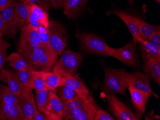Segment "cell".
<instances>
[{
    "label": "cell",
    "mask_w": 160,
    "mask_h": 120,
    "mask_svg": "<svg viewBox=\"0 0 160 120\" xmlns=\"http://www.w3.org/2000/svg\"><path fill=\"white\" fill-rule=\"evenodd\" d=\"M136 44L133 39L125 46L115 49L112 57L117 59L126 66L139 69L141 62L137 51Z\"/></svg>",
    "instance_id": "obj_6"
},
{
    "label": "cell",
    "mask_w": 160,
    "mask_h": 120,
    "mask_svg": "<svg viewBox=\"0 0 160 120\" xmlns=\"http://www.w3.org/2000/svg\"><path fill=\"white\" fill-rule=\"evenodd\" d=\"M48 103L61 120L63 119V105L55 93L48 91Z\"/></svg>",
    "instance_id": "obj_25"
},
{
    "label": "cell",
    "mask_w": 160,
    "mask_h": 120,
    "mask_svg": "<svg viewBox=\"0 0 160 120\" xmlns=\"http://www.w3.org/2000/svg\"><path fill=\"white\" fill-rule=\"evenodd\" d=\"M84 101L85 102L84 109L76 120H94L98 105L92 95Z\"/></svg>",
    "instance_id": "obj_21"
},
{
    "label": "cell",
    "mask_w": 160,
    "mask_h": 120,
    "mask_svg": "<svg viewBox=\"0 0 160 120\" xmlns=\"http://www.w3.org/2000/svg\"><path fill=\"white\" fill-rule=\"evenodd\" d=\"M83 100L81 98H75L72 101H70L63 106V118L68 120V117L74 109L78 107L82 103Z\"/></svg>",
    "instance_id": "obj_31"
},
{
    "label": "cell",
    "mask_w": 160,
    "mask_h": 120,
    "mask_svg": "<svg viewBox=\"0 0 160 120\" xmlns=\"http://www.w3.org/2000/svg\"><path fill=\"white\" fill-rule=\"evenodd\" d=\"M4 33V25L0 12V39L2 38Z\"/></svg>",
    "instance_id": "obj_42"
},
{
    "label": "cell",
    "mask_w": 160,
    "mask_h": 120,
    "mask_svg": "<svg viewBox=\"0 0 160 120\" xmlns=\"http://www.w3.org/2000/svg\"><path fill=\"white\" fill-rule=\"evenodd\" d=\"M20 37L18 46V51L25 60L38 50L40 47V41L37 29L28 24L22 27Z\"/></svg>",
    "instance_id": "obj_2"
},
{
    "label": "cell",
    "mask_w": 160,
    "mask_h": 120,
    "mask_svg": "<svg viewBox=\"0 0 160 120\" xmlns=\"http://www.w3.org/2000/svg\"><path fill=\"white\" fill-rule=\"evenodd\" d=\"M114 117L108 113L107 112L100 108L98 106L97 107L96 115L94 120H115Z\"/></svg>",
    "instance_id": "obj_36"
},
{
    "label": "cell",
    "mask_w": 160,
    "mask_h": 120,
    "mask_svg": "<svg viewBox=\"0 0 160 120\" xmlns=\"http://www.w3.org/2000/svg\"><path fill=\"white\" fill-rule=\"evenodd\" d=\"M30 8L28 4H25L20 2L15 3L14 19L15 26L17 30L28 24Z\"/></svg>",
    "instance_id": "obj_19"
},
{
    "label": "cell",
    "mask_w": 160,
    "mask_h": 120,
    "mask_svg": "<svg viewBox=\"0 0 160 120\" xmlns=\"http://www.w3.org/2000/svg\"><path fill=\"white\" fill-rule=\"evenodd\" d=\"M76 37L80 41L83 52L109 56H113L115 52V48L108 45L103 38L97 35L77 32Z\"/></svg>",
    "instance_id": "obj_1"
},
{
    "label": "cell",
    "mask_w": 160,
    "mask_h": 120,
    "mask_svg": "<svg viewBox=\"0 0 160 120\" xmlns=\"http://www.w3.org/2000/svg\"><path fill=\"white\" fill-rule=\"evenodd\" d=\"M36 93L37 107L40 112L45 113L48 102V91L44 89L40 90H36Z\"/></svg>",
    "instance_id": "obj_27"
},
{
    "label": "cell",
    "mask_w": 160,
    "mask_h": 120,
    "mask_svg": "<svg viewBox=\"0 0 160 120\" xmlns=\"http://www.w3.org/2000/svg\"><path fill=\"white\" fill-rule=\"evenodd\" d=\"M37 30L40 39V47L44 48L52 47L50 42V37L47 30V27L44 25L40 24Z\"/></svg>",
    "instance_id": "obj_30"
},
{
    "label": "cell",
    "mask_w": 160,
    "mask_h": 120,
    "mask_svg": "<svg viewBox=\"0 0 160 120\" xmlns=\"http://www.w3.org/2000/svg\"><path fill=\"white\" fill-rule=\"evenodd\" d=\"M18 102L8 87L0 82V120H7L11 107Z\"/></svg>",
    "instance_id": "obj_11"
},
{
    "label": "cell",
    "mask_w": 160,
    "mask_h": 120,
    "mask_svg": "<svg viewBox=\"0 0 160 120\" xmlns=\"http://www.w3.org/2000/svg\"><path fill=\"white\" fill-rule=\"evenodd\" d=\"M148 40L160 48V29L156 30L152 34Z\"/></svg>",
    "instance_id": "obj_38"
},
{
    "label": "cell",
    "mask_w": 160,
    "mask_h": 120,
    "mask_svg": "<svg viewBox=\"0 0 160 120\" xmlns=\"http://www.w3.org/2000/svg\"><path fill=\"white\" fill-rule=\"evenodd\" d=\"M50 42L54 50L58 55L65 50L68 43V35L65 28L56 21H49L47 27Z\"/></svg>",
    "instance_id": "obj_5"
},
{
    "label": "cell",
    "mask_w": 160,
    "mask_h": 120,
    "mask_svg": "<svg viewBox=\"0 0 160 120\" xmlns=\"http://www.w3.org/2000/svg\"><path fill=\"white\" fill-rule=\"evenodd\" d=\"M108 15L114 14L120 18L125 23L129 32L132 35L133 40L136 43H140L142 38L140 36L139 30L142 19L138 17H135L120 10L114 9L109 11Z\"/></svg>",
    "instance_id": "obj_10"
},
{
    "label": "cell",
    "mask_w": 160,
    "mask_h": 120,
    "mask_svg": "<svg viewBox=\"0 0 160 120\" xmlns=\"http://www.w3.org/2000/svg\"><path fill=\"white\" fill-rule=\"evenodd\" d=\"M33 120H46L45 114L44 113L40 112L37 108L33 115Z\"/></svg>",
    "instance_id": "obj_40"
},
{
    "label": "cell",
    "mask_w": 160,
    "mask_h": 120,
    "mask_svg": "<svg viewBox=\"0 0 160 120\" xmlns=\"http://www.w3.org/2000/svg\"><path fill=\"white\" fill-rule=\"evenodd\" d=\"M13 0H0V12Z\"/></svg>",
    "instance_id": "obj_41"
},
{
    "label": "cell",
    "mask_w": 160,
    "mask_h": 120,
    "mask_svg": "<svg viewBox=\"0 0 160 120\" xmlns=\"http://www.w3.org/2000/svg\"><path fill=\"white\" fill-rule=\"evenodd\" d=\"M7 120H25L23 112L18 102L11 107Z\"/></svg>",
    "instance_id": "obj_33"
},
{
    "label": "cell",
    "mask_w": 160,
    "mask_h": 120,
    "mask_svg": "<svg viewBox=\"0 0 160 120\" xmlns=\"http://www.w3.org/2000/svg\"><path fill=\"white\" fill-rule=\"evenodd\" d=\"M16 1L17 2L23 3V4H28L29 0H16Z\"/></svg>",
    "instance_id": "obj_43"
},
{
    "label": "cell",
    "mask_w": 160,
    "mask_h": 120,
    "mask_svg": "<svg viewBox=\"0 0 160 120\" xmlns=\"http://www.w3.org/2000/svg\"><path fill=\"white\" fill-rule=\"evenodd\" d=\"M108 109L118 120H140L141 117L121 102L115 94L107 93Z\"/></svg>",
    "instance_id": "obj_7"
},
{
    "label": "cell",
    "mask_w": 160,
    "mask_h": 120,
    "mask_svg": "<svg viewBox=\"0 0 160 120\" xmlns=\"http://www.w3.org/2000/svg\"><path fill=\"white\" fill-rule=\"evenodd\" d=\"M58 59V55L52 48L40 47L38 51V71L49 72L51 71L53 67Z\"/></svg>",
    "instance_id": "obj_14"
},
{
    "label": "cell",
    "mask_w": 160,
    "mask_h": 120,
    "mask_svg": "<svg viewBox=\"0 0 160 120\" xmlns=\"http://www.w3.org/2000/svg\"><path fill=\"white\" fill-rule=\"evenodd\" d=\"M29 5L30 10L37 17L40 24L47 27L48 25V12L36 5Z\"/></svg>",
    "instance_id": "obj_29"
},
{
    "label": "cell",
    "mask_w": 160,
    "mask_h": 120,
    "mask_svg": "<svg viewBox=\"0 0 160 120\" xmlns=\"http://www.w3.org/2000/svg\"><path fill=\"white\" fill-rule=\"evenodd\" d=\"M28 4L37 5L39 6L46 11L48 12V11L52 8V5L49 2V0H29Z\"/></svg>",
    "instance_id": "obj_35"
},
{
    "label": "cell",
    "mask_w": 160,
    "mask_h": 120,
    "mask_svg": "<svg viewBox=\"0 0 160 120\" xmlns=\"http://www.w3.org/2000/svg\"><path fill=\"white\" fill-rule=\"evenodd\" d=\"M0 81H2L3 84H7L12 93L18 98L25 87L20 79L18 71L2 69L0 74Z\"/></svg>",
    "instance_id": "obj_15"
},
{
    "label": "cell",
    "mask_w": 160,
    "mask_h": 120,
    "mask_svg": "<svg viewBox=\"0 0 160 120\" xmlns=\"http://www.w3.org/2000/svg\"><path fill=\"white\" fill-rule=\"evenodd\" d=\"M16 0H13L1 12L4 25L3 35L12 38L18 33V30L15 26L14 11Z\"/></svg>",
    "instance_id": "obj_13"
},
{
    "label": "cell",
    "mask_w": 160,
    "mask_h": 120,
    "mask_svg": "<svg viewBox=\"0 0 160 120\" xmlns=\"http://www.w3.org/2000/svg\"><path fill=\"white\" fill-rule=\"evenodd\" d=\"M57 89V95L63 106L68 102L79 97L78 94L71 86H61Z\"/></svg>",
    "instance_id": "obj_24"
},
{
    "label": "cell",
    "mask_w": 160,
    "mask_h": 120,
    "mask_svg": "<svg viewBox=\"0 0 160 120\" xmlns=\"http://www.w3.org/2000/svg\"><path fill=\"white\" fill-rule=\"evenodd\" d=\"M155 2H158L159 4L160 3V0H155Z\"/></svg>",
    "instance_id": "obj_44"
},
{
    "label": "cell",
    "mask_w": 160,
    "mask_h": 120,
    "mask_svg": "<svg viewBox=\"0 0 160 120\" xmlns=\"http://www.w3.org/2000/svg\"><path fill=\"white\" fill-rule=\"evenodd\" d=\"M1 70H0V74H1Z\"/></svg>",
    "instance_id": "obj_45"
},
{
    "label": "cell",
    "mask_w": 160,
    "mask_h": 120,
    "mask_svg": "<svg viewBox=\"0 0 160 120\" xmlns=\"http://www.w3.org/2000/svg\"><path fill=\"white\" fill-rule=\"evenodd\" d=\"M43 83L45 89L48 91L55 93L56 90L60 86L61 77L59 74L54 72L42 71Z\"/></svg>",
    "instance_id": "obj_22"
},
{
    "label": "cell",
    "mask_w": 160,
    "mask_h": 120,
    "mask_svg": "<svg viewBox=\"0 0 160 120\" xmlns=\"http://www.w3.org/2000/svg\"><path fill=\"white\" fill-rule=\"evenodd\" d=\"M18 103L23 112L25 120H33V115L37 107L32 89L24 87L18 97Z\"/></svg>",
    "instance_id": "obj_9"
},
{
    "label": "cell",
    "mask_w": 160,
    "mask_h": 120,
    "mask_svg": "<svg viewBox=\"0 0 160 120\" xmlns=\"http://www.w3.org/2000/svg\"><path fill=\"white\" fill-rule=\"evenodd\" d=\"M8 65L17 71L22 69H31L24 56L18 52H13L7 56Z\"/></svg>",
    "instance_id": "obj_23"
},
{
    "label": "cell",
    "mask_w": 160,
    "mask_h": 120,
    "mask_svg": "<svg viewBox=\"0 0 160 120\" xmlns=\"http://www.w3.org/2000/svg\"><path fill=\"white\" fill-rule=\"evenodd\" d=\"M10 45L6 41L0 39V70L3 69L5 63L7 62V51Z\"/></svg>",
    "instance_id": "obj_32"
},
{
    "label": "cell",
    "mask_w": 160,
    "mask_h": 120,
    "mask_svg": "<svg viewBox=\"0 0 160 120\" xmlns=\"http://www.w3.org/2000/svg\"><path fill=\"white\" fill-rule=\"evenodd\" d=\"M89 0H66L63 12L68 18L75 20L84 10Z\"/></svg>",
    "instance_id": "obj_17"
},
{
    "label": "cell",
    "mask_w": 160,
    "mask_h": 120,
    "mask_svg": "<svg viewBox=\"0 0 160 120\" xmlns=\"http://www.w3.org/2000/svg\"><path fill=\"white\" fill-rule=\"evenodd\" d=\"M128 89L131 95L133 105L136 110V114L142 118L145 113L147 102L152 95L134 89L131 87L128 86Z\"/></svg>",
    "instance_id": "obj_16"
},
{
    "label": "cell",
    "mask_w": 160,
    "mask_h": 120,
    "mask_svg": "<svg viewBox=\"0 0 160 120\" xmlns=\"http://www.w3.org/2000/svg\"><path fill=\"white\" fill-rule=\"evenodd\" d=\"M83 60L82 55L70 49L64 51L61 58L53 67V72L59 74L61 78L67 74L74 73L81 65Z\"/></svg>",
    "instance_id": "obj_4"
},
{
    "label": "cell",
    "mask_w": 160,
    "mask_h": 120,
    "mask_svg": "<svg viewBox=\"0 0 160 120\" xmlns=\"http://www.w3.org/2000/svg\"><path fill=\"white\" fill-rule=\"evenodd\" d=\"M33 71L31 69H22L18 71L20 79L24 86L30 88L32 89H35Z\"/></svg>",
    "instance_id": "obj_26"
},
{
    "label": "cell",
    "mask_w": 160,
    "mask_h": 120,
    "mask_svg": "<svg viewBox=\"0 0 160 120\" xmlns=\"http://www.w3.org/2000/svg\"><path fill=\"white\" fill-rule=\"evenodd\" d=\"M143 71L149 74L158 85H160V59H151L144 62L142 67Z\"/></svg>",
    "instance_id": "obj_20"
},
{
    "label": "cell",
    "mask_w": 160,
    "mask_h": 120,
    "mask_svg": "<svg viewBox=\"0 0 160 120\" xmlns=\"http://www.w3.org/2000/svg\"><path fill=\"white\" fill-rule=\"evenodd\" d=\"M66 0H49L50 4L56 9H63Z\"/></svg>",
    "instance_id": "obj_39"
},
{
    "label": "cell",
    "mask_w": 160,
    "mask_h": 120,
    "mask_svg": "<svg viewBox=\"0 0 160 120\" xmlns=\"http://www.w3.org/2000/svg\"><path fill=\"white\" fill-rule=\"evenodd\" d=\"M105 70V79L103 83L104 91L106 93L119 94L126 96L128 88L126 82V71L124 69L107 68L103 66Z\"/></svg>",
    "instance_id": "obj_3"
},
{
    "label": "cell",
    "mask_w": 160,
    "mask_h": 120,
    "mask_svg": "<svg viewBox=\"0 0 160 120\" xmlns=\"http://www.w3.org/2000/svg\"><path fill=\"white\" fill-rule=\"evenodd\" d=\"M42 72V71H37V70L33 71L34 86L36 90H40L45 89L44 84L43 83Z\"/></svg>",
    "instance_id": "obj_34"
},
{
    "label": "cell",
    "mask_w": 160,
    "mask_h": 120,
    "mask_svg": "<svg viewBox=\"0 0 160 120\" xmlns=\"http://www.w3.org/2000/svg\"><path fill=\"white\" fill-rule=\"evenodd\" d=\"M65 85L71 86L79 97L83 100H87L91 95L90 90L85 85V83L81 78L75 73L67 74L61 78L60 86Z\"/></svg>",
    "instance_id": "obj_12"
},
{
    "label": "cell",
    "mask_w": 160,
    "mask_h": 120,
    "mask_svg": "<svg viewBox=\"0 0 160 120\" xmlns=\"http://www.w3.org/2000/svg\"><path fill=\"white\" fill-rule=\"evenodd\" d=\"M159 29L160 26L150 25L142 20L139 30L140 36L142 40H148L151 35Z\"/></svg>",
    "instance_id": "obj_28"
},
{
    "label": "cell",
    "mask_w": 160,
    "mask_h": 120,
    "mask_svg": "<svg viewBox=\"0 0 160 120\" xmlns=\"http://www.w3.org/2000/svg\"><path fill=\"white\" fill-rule=\"evenodd\" d=\"M140 43V51L143 62L151 59H160V48L149 40L142 39Z\"/></svg>",
    "instance_id": "obj_18"
},
{
    "label": "cell",
    "mask_w": 160,
    "mask_h": 120,
    "mask_svg": "<svg viewBox=\"0 0 160 120\" xmlns=\"http://www.w3.org/2000/svg\"><path fill=\"white\" fill-rule=\"evenodd\" d=\"M125 78L128 87H131L134 89L151 94L156 98H159L151 89L150 86L151 77L147 73L140 71L126 72Z\"/></svg>",
    "instance_id": "obj_8"
},
{
    "label": "cell",
    "mask_w": 160,
    "mask_h": 120,
    "mask_svg": "<svg viewBox=\"0 0 160 120\" xmlns=\"http://www.w3.org/2000/svg\"><path fill=\"white\" fill-rule=\"evenodd\" d=\"M28 24L30 25L36 29H38L41 24L38 21L37 17H36V15L30 10L28 18Z\"/></svg>",
    "instance_id": "obj_37"
}]
</instances>
